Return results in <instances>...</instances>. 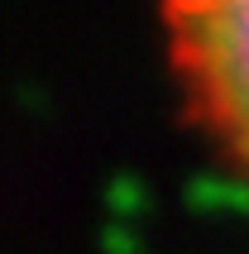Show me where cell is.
<instances>
[{
	"label": "cell",
	"mask_w": 249,
	"mask_h": 254,
	"mask_svg": "<svg viewBox=\"0 0 249 254\" xmlns=\"http://www.w3.org/2000/svg\"><path fill=\"white\" fill-rule=\"evenodd\" d=\"M182 101L249 173V0H163Z\"/></svg>",
	"instance_id": "obj_1"
}]
</instances>
